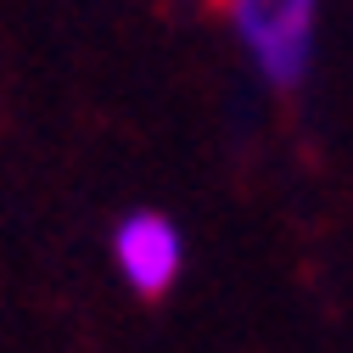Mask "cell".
Here are the masks:
<instances>
[{
	"instance_id": "7a4b0ae2",
	"label": "cell",
	"mask_w": 353,
	"mask_h": 353,
	"mask_svg": "<svg viewBox=\"0 0 353 353\" xmlns=\"http://www.w3.org/2000/svg\"><path fill=\"white\" fill-rule=\"evenodd\" d=\"M112 263H118V281L141 303H157V297L174 292V281L185 270V236H180V225L168 213L135 208L112 230Z\"/></svg>"
},
{
	"instance_id": "6da1fadb",
	"label": "cell",
	"mask_w": 353,
	"mask_h": 353,
	"mask_svg": "<svg viewBox=\"0 0 353 353\" xmlns=\"http://www.w3.org/2000/svg\"><path fill=\"white\" fill-rule=\"evenodd\" d=\"M225 17L263 84L297 90L308 79L320 39V0H225Z\"/></svg>"
}]
</instances>
